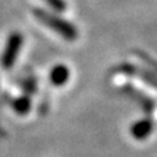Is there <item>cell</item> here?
I'll return each mask as SVG.
<instances>
[{
	"label": "cell",
	"instance_id": "cell-4",
	"mask_svg": "<svg viewBox=\"0 0 157 157\" xmlns=\"http://www.w3.org/2000/svg\"><path fill=\"white\" fill-rule=\"evenodd\" d=\"M70 78V70L63 64L56 65L50 71V82L54 86H63Z\"/></svg>",
	"mask_w": 157,
	"mask_h": 157
},
{
	"label": "cell",
	"instance_id": "cell-3",
	"mask_svg": "<svg viewBox=\"0 0 157 157\" xmlns=\"http://www.w3.org/2000/svg\"><path fill=\"white\" fill-rule=\"evenodd\" d=\"M153 131V124L149 120H140V121L135 122L131 127V133L132 136L138 140H143L145 138H147Z\"/></svg>",
	"mask_w": 157,
	"mask_h": 157
},
{
	"label": "cell",
	"instance_id": "cell-5",
	"mask_svg": "<svg viewBox=\"0 0 157 157\" xmlns=\"http://www.w3.org/2000/svg\"><path fill=\"white\" fill-rule=\"evenodd\" d=\"M13 107L18 114H27L31 109V100L28 98H20L13 103Z\"/></svg>",
	"mask_w": 157,
	"mask_h": 157
},
{
	"label": "cell",
	"instance_id": "cell-2",
	"mask_svg": "<svg viewBox=\"0 0 157 157\" xmlns=\"http://www.w3.org/2000/svg\"><path fill=\"white\" fill-rule=\"evenodd\" d=\"M24 43V38L22 35L18 32H14L9 36V40L6 43V48H4V52L2 54V65H3V68L9 70L11 68L13 65H14L15 60H17V56L20 53V49Z\"/></svg>",
	"mask_w": 157,
	"mask_h": 157
},
{
	"label": "cell",
	"instance_id": "cell-6",
	"mask_svg": "<svg viewBox=\"0 0 157 157\" xmlns=\"http://www.w3.org/2000/svg\"><path fill=\"white\" fill-rule=\"evenodd\" d=\"M46 2L49 3V6L53 7L57 11H64L65 10V3L63 0H46Z\"/></svg>",
	"mask_w": 157,
	"mask_h": 157
},
{
	"label": "cell",
	"instance_id": "cell-1",
	"mask_svg": "<svg viewBox=\"0 0 157 157\" xmlns=\"http://www.w3.org/2000/svg\"><path fill=\"white\" fill-rule=\"evenodd\" d=\"M33 17L40 22V24L46 25L48 28H50L52 31L57 32L60 36L65 39V40H75L78 36V31L71 22L60 18L59 15L50 14V13L44 11L40 9L33 10Z\"/></svg>",
	"mask_w": 157,
	"mask_h": 157
}]
</instances>
